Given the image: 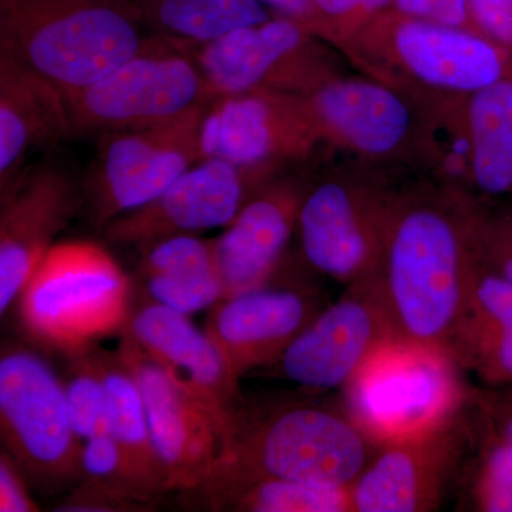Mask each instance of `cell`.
I'll return each mask as SVG.
<instances>
[{"instance_id":"cell-1","label":"cell","mask_w":512,"mask_h":512,"mask_svg":"<svg viewBox=\"0 0 512 512\" xmlns=\"http://www.w3.org/2000/svg\"><path fill=\"white\" fill-rule=\"evenodd\" d=\"M130 0H0V50L62 94L156 45Z\"/></svg>"},{"instance_id":"cell-4","label":"cell","mask_w":512,"mask_h":512,"mask_svg":"<svg viewBox=\"0 0 512 512\" xmlns=\"http://www.w3.org/2000/svg\"><path fill=\"white\" fill-rule=\"evenodd\" d=\"M130 282L100 245L67 241L43 256L19 296V318L37 343L70 356L127 328Z\"/></svg>"},{"instance_id":"cell-21","label":"cell","mask_w":512,"mask_h":512,"mask_svg":"<svg viewBox=\"0 0 512 512\" xmlns=\"http://www.w3.org/2000/svg\"><path fill=\"white\" fill-rule=\"evenodd\" d=\"M393 40L407 69L431 86L476 93L501 80L495 47L461 28L399 15Z\"/></svg>"},{"instance_id":"cell-32","label":"cell","mask_w":512,"mask_h":512,"mask_svg":"<svg viewBox=\"0 0 512 512\" xmlns=\"http://www.w3.org/2000/svg\"><path fill=\"white\" fill-rule=\"evenodd\" d=\"M25 481L26 478L15 461L3 450L0 456V511H39V507L29 495Z\"/></svg>"},{"instance_id":"cell-3","label":"cell","mask_w":512,"mask_h":512,"mask_svg":"<svg viewBox=\"0 0 512 512\" xmlns=\"http://www.w3.org/2000/svg\"><path fill=\"white\" fill-rule=\"evenodd\" d=\"M377 448L355 421L332 410L289 406L256 414L249 413L244 404L207 476L281 478L349 488Z\"/></svg>"},{"instance_id":"cell-20","label":"cell","mask_w":512,"mask_h":512,"mask_svg":"<svg viewBox=\"0 0 512 512\" xmlns=\"http://www.w3.org/2000/svg\"><path fill=\"white\" fill-rule=\"evenodd\" d=\"M296 227L306 261L320 274L350 285L377 271L382 252L372 218L345 185L328 181L308 192Z\"/></svg>"},{"instance_id":"cell-17","label":"cell","mask_w":512,"mask_h":512,"mask_svg":"<svg viewBox=\"0 0 512 512\" xmlns=\"http://www.w3.org/2000/svg\"><path fill=\"white\" fill-rule=\"evenodd\" d=\"M309 103L259 90L212 101L202 123L204 158L266 165L301 151L315 126Z\"/></svg>"},{"instance_id":"cell-29","label":"cell","mask_w":512,"mask_h":512,"mask_svg":"<svg viewBox=\"0 0 512 512\" xmlns=\"http://www.w3.org/2000/svg\"><path fill=\"white\" fill-rule=\"evenodd\" d=\"M471 500L481 512H512V439L503 427L488 434L471 483Z\"/></svg>"},{"instance_id":"cell-15","label":"cell","mask_w":512,"mask_h":512,"mask_svg":"<svg viewBox=\"0 0 512 512\" xmlns=\"http://www.w3.org/2000/svg\"><path fill=\"white\" fill-rule=\"evenodd\" d=\"M148 355L207 407L225 431L244 406L238 379L207 332L192 325L188 315L150 303L128 319L124 329Z\"/></svg>"},{"instance_id":"cell-8","label":"cell","mask_w":512,"mask_h":512,"mask_svg":"<svg viewBox=\"0 0 512 512\" xmlns=\"http://www.w3.org/2000/svg\"><path fill=\"white\" fill-rule=\"evenodd\" d=\"M207 109L160 126L101 134L82 185L83 204L94 225L104 228L156 200L204 160L201 133Z\"/></svg>"},{"instance_id":"cell-35","label":"cell","mask_w":512,"mask_h":512,"mask_svg":"<svg viewBox=\"0 0 512 512\" xmlns=\"http://www.w3.org/2000/svg\"><path fill=\"white\" fill-rule=\"evenodd\" d=\"M503 429L505 430V433L508 434V436L512 439V407L510 410H508L507 413H505L504 419H503Z\"/></svg>"},{"instance_id":"cell-25","label":"cell","mask_w":512,"mask_h":512,"mask_svg":"<svg viewBox=\"0 0 512 512\" xmlns=\"http://www.w3.org/2000/svg\"><path fill=\"white\" fill-rule=\"evenodd\" d=\"M94 357L109 394L110 434L123 451L128 478L153 501L167 491V481L151 439L140 386L117 353Z\"/></svg>"},{"instance_id":"cell-28","label":"cell","mask_w":512,"mask_h":512,"mask_svg":"<svg viewBox=\"0 0 512 512\" xmlns=\"http://www.w3.org/2000/svg\"><path fill=\"white\" fill-rule=\"evenodd\" d=\"M73 357L76 360L64 392L73 429L86 441L110 433L109 394L96 357L86 352Z\"/></svg>"},{"instance_id":"cell-26","label":"cell","mask_w":512,"mask_h":512,"mask_svg":"<svg viewBox=\"0 0 512 512\" xmlns=\"http://www.w3.org/2000/svg\"><path fill=\"white\" fill-rule=\"evenodd\" d=\"M151 35L191 49L271 19L258 0H130Z\"/></svg>"},{"instance_id":"cell-22","label":"cell","mask_w":512,"mask_h":512,"mask_svg":"<svg viewBox=\"0 0 512 512\" xmlns=\"http://www.w3.org/2000/svg\"><path fill=\"white\" fill-rule=\"evenodd\" d=\"M308 103L318 126L369 154L389 153L410 126L409 109L397 94L363 80L320 84Z\"/></svg>"},{"instance_id":"cell-16","label":"cell","mask_w":512,"mask_h":512,"mask_svg":"<svg viewBox=\"0 0 512 512\" xmlns=\"http://www.w3.org/2000/svg\"><path fill=\"white\" fill-rule=\"evenodd\" d=\"M319 312L318 299L308 289L268 284L215 303L205 332L241 377L278 362Z\"/></svg>"},{"instance_id":"cell-2","label":"cell","mask_w":512,"mask_h":512,"mask_svg":"<svg viewBox=\"0 0 512 512\" xmlns=\"http://www.w3.org/2000/svg\"><path fill=\"white\" fill-rule=\"evenodd\" d=\"M384 245L376 276L394 338L454 356L476 269L456 225L436 208L416 207L393 222Z\"/></svg>"},{"instance_id":"cell-34","label":"cell","mask_w":512,"mask_h":512,"mask_svg":"<svg viewBox=\"0 0 512 512\" xmlns=\"http://www.w3.org/2000/svg\"><path fill=\"white\" fill-rule=\"evenodd\" d=\"M266 8L275 9L281 16L295 19L296 22H305L312 9V0H258Z\"/></svg>"},{"instance_id":"cell-6","label":"cell","mask_w":512,"mask_h":512,"mask_svg":"<svg viewBox=\"0 0 512 512\" xmlns=\"http://www.w3.org/2000/svg\"><path fill=\"white\" fill-rule=\"evenodd\" d=\"M0 431L6 453L37 490L83 480V446L64 384L42 357L20 346H6L0 356Z\"/></svg>"},{"instance_id":"cell-31","label":"cell","mask_w":512,"mask_h":512,"mask_svg":"<svg viewBox=\"0 0 512 512\" xmlns=\"http://www.w3.org/2000/svg\"><path fill=\"white\" fill-rule=\"evenodd\" d=\"M393 0H312V9L302 23L306 30L328 23L365 19L392 5Z\"/></svg>"},{"instance_id":"cell-11","label":"cell","mask_w":512,"mask_h":512,"mask_svg":"<svg viewBox=\"0 0 512 512\" xmlns=\"http://www.w3.org/2000/svg\"><path fill=\"white\" fill-rule=\"evenodd\" d=\"M117 355L143 394L167 491L191 490L204 480L224 450L220 421L127 333Z\"/></svg>"},{"instance_id":"cell-18","label":"cell","mask_w":512,"mask_h":512,"mask_svg":"<svg viewBox=\"0 0 512 512\" xmlns=\"http://www.w3.org/2000/svg\"><path fill=\"white\" fill-rule=\"evenodd\" d=\"M74 137L63 94L28 66L0 50V195L26 174L35 148Z\"/></svg>"},{"instance_id":"cell-13","label":"cell","mask_w":512,"mask_h":512,"mask_svg":"<svg viewBox=\"0 0 512 512\" xmlns=\"http://www.w3.org/2000/svg\"><path fill=\"white\" fill-rule=\"evenodd\" d=\"M83 205L73 175L55 164L26 171L0 212V312L5 315L55 238Z\"/></svg>"},{"instance_id":"cell-12","label":"cell","mask_w":512,"mask_h":512,"mask_svg":"<svg viewBox=\"0 0 512 512\" xmlns=\"http://www.w3.org/2000/svg\"><path fill=\"white\" fill-rule=\"evenodd\" d=\"M185 50L200 67L212 100L271 87H303L315 80L308 30L288 16L232 30Z\"/></svg>"},{"instance_id":"cell-9","label":"cell","mask_w":512,"mask_h":512,"mask_svg":"<svg viewBox=\"0 0 512 512\" xmlns=\"http://www.w3.org/2000/svg\"><path fill=\"white\" fill-rule=\"evenodd\" d=\"M394 333L376 272L353 282L292 340L278 362L282 375L308 389L345 387Z\"/></svg>"},{"instance_id":"cell-19","label":"cell","mask_w":512,"mask_h":512,"mask_svg":"<svg viewBox=\"0 0 512 512\" xmlns=\"http://www.w3.org/2000/svg\"><path fill=\"white\" fill-rule=\"evenodd\" d=\"M302 200L289 188L258 190L215 239L222 299L271 284L298 224Z\"/></svg>"},{"instance_id":"cell-14","label":"cell","mask_w":512,"mask_h":512,"mask_svg":"<svg viewBox=\"0 0 512 512\" xmlns=\"http://www.w3.org/2000/svg\"><path fill=\"white\" fill-rule=\"evenodd\" d=\"M463 444L454 420L424 436L377 448L350 487L353 512L436 510L456 476Z\"/></svg>"},{"instance_id":"cell-10","label":"cell","mask_w":512,"mask_h":512,"mask_svg":"<svg viewBox=\"0 0 512 512\" xmlns=\"http://www.w3.org/2000/svg\"><path fill=\"white\" fill-rule=\"evenodd\" d=\"M266 165L204 158L144 207L104 227L111 244L143 251L161 239L227 228L252 197Z\"/></svg>"},{"instance_id":"cell-30","label":"cell","mask_w":512,"mask_h":512,"mask_svg":"<svg viewBox=\"0 0 512 512\" xmlns=\"http://www.w3.org/2000/svg\"><path fill=\"white\" fill-rule=\"evenodd\" d=\"M399 15L461 28L471 19L470 0H393Z\"/></svg>"},{"instance_id":"cell-23","label":"cell","mask_w":512,"mask_h":512,"mask_svg":"<svg viewBox=\"0 0 512 512\" xmlns=\"http://www.w3.org/2000/svg\"><path fill=\"white\" fill-rule=\"evenodd\" d=\"M141 252V275L154 302L191 315L221 301L215 241L175 235Z\"/></svg>"},{"instance_id":"cell-24","label":"cell","mask_w":512,"mask_h":512,"mask_svg":"<svg viewBox=\"0 0 512 512\" xmlns=\"http://www.w3.org/2000/svg\"><path fill=\"white\" fill-rule=\"evenodd\" d=\"M180 495L212 511L353 512L350 487H319L281 478L207 476Z\"/></svg>"},{"instance_id":"cell-5","label":"cell","mask_w":512,"mask_h":512,"mask_svg":"<svg viewBox=\"0 0 512 512\" xmlns=\"http://www.w3.org/2000/svg\"><path fill=\"white\" fill-rule=\"evenodd\" d=\"M457 365L446 350L387 340L343 387L348 416L376 447L441 429L463 403Z\"/></svg>"},{"instance_id":"cell-33","label":"cell","mask_w":512,"mask_h":512,"mask_svg":"<svg viewBox=\"0 0 512 512\" xmlns=\"http://www.w3.org/2000/svg\"><path fill=\"white\" fill-rule=\"evenodd\" d=\"M471 19L484 33L512 45V0H470Z\"/></svg>"},{"instance_id":"cell-7","label":"cell","mask_w":512,"mask_h":512,"mask_svg":"<svg viewBox=\"0 0 512 512\" xmlns=\"http://www.w3.org/2000/svg\"><path fill=\"white\" fill-rule=\"evenodd\" d=\"M63 97L74 136L160 126L214 101L191 53L164 39Z\"/></svg>"},{"instance_id":"cell-27","label":"cell","mask_w":512,"mask_h":512,"mask_svg":"<svg viewBox=\"0 0 512 512\" xmlns=\"http://www.w3.org/2000/svg\"><path fill=\"white\" fill-rule=\"evenodd\" d=\"M473 173L488 194L512 188V83L500 82L473 93L468 109Z\"/></svg>"}]
</instances>
